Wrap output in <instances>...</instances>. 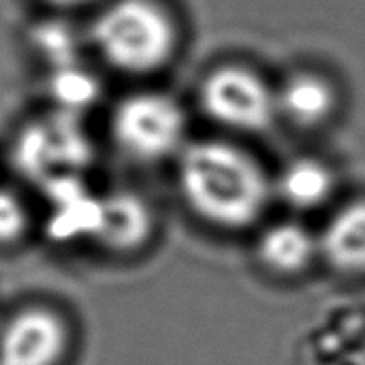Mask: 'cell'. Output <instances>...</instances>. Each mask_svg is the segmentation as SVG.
I'll list each match as a JSON object with an SVG mask.
<instances>
[{"label": "cell", "mask_w": 365, "mask_h": 365, "mask_svg": "<svg viewBox=\"0 0 365 365\" xmlns=\"http://www.w3.org/2000/svg\"><path fill=\"white\" fill-rule=\"evenodd\" d=\"M180 188L186 203L207 222L244 229L261 218L272 184L259 163L220 141L188 145L180 156Z\"/></svg>", "instance_id": "obj_1"}, {"label": "cell", "mask_w": 365, "mask_h": 365, "mask_svg": "<svg viewBox=\"0 0 365 365\" xmlns=\"http://www.w3.org/2000/svg\"><path fill=\"white\" fill-rule=\"evenodd\" d=\"M103 58L124 73H148L167 62L175 32L169 15L152 0H115L94 21Z\"/></svg>", "instance_id": "obj_2"}, {"label": "cell", "mask_w": 365, "mask_h": 365, "mask_svg": "<svg viewBox=\"0 0 365 365\" xmlns=\"http://www.w3.org/2000/svg\"><path fill=\"white\" fill-rule=\"evenodd\" d=\"M186 118L180 105L163 94H135L124 98L111 118L115 143L137 160H158L180 150Z\"/></svg>", "instance_id": "obj_3"}, {"label": "cell", "mask_w": 365, "mask_h": 365, "mask_svg": "<svg viewBox=\"0 0 365 365\" xmlns=\"http://www.w3.org/2000/svg\"><path fill=\"white\" fill-rule=\"evenodd\" d=\"M201 105L214 122L244 133L267 128L278 113L276 92L257 73L242 66L210 73L201 86Z\"/></svg>", "instance_id": "obj_4"}, {"label": "cell", "mask_w": 365, "mask_h": 365, "mask_svg": "<svg viewBox=\"0 0 365 365\" xmlns=\"http://www.w3.org/2000/svg\"><path fill=\"white\" fill-rule=\"evenodd\" d=\"M64 351L66 327L51 310H21L0 334V365H56Z\"/></svg>", "instance_id": "obj_5"}, {"label": "cell", "mask_w": 365, "mask_h": 365, "mask_svg": "<svg viewBox=\"0 0 365 365\" xmlns=\"http://www.w3.org/2000/svg\"><path fill=\"white\" fill-rule=\"evenodd\" d=\"M319 250L340 272H365V201L346 205L327 222Z\"/></svg>", "instance_id": "obj_6"}, {"label": "cell", "mask_w": 365, "mask_h": 365, "mask_svg": "<svg viewBox=\"0 0 365 365\" xmlns=\"http://www.w3.org/2000/svg\"><path fill=\"white\" fill-rule=\"evenodd\" d=\"M152 220L148 207L128 192H115L101 199L96 237L115 250H128L139 246L150 233Z\"/></svg>", "instance_id": "obj_7"}, {"label": "cell", "mask_w": 365, "mask_h": 365, "mask_svg": "<svg viewBox=\"0 0 365 365\" xmlns=\"http://www.w3.org/2000/svg\"><path fill=\"white\" fill-rule=\"evenodd\" d=\"M278 113H284L299 126H314L329 118L336 107V94L331 86L317 75H295L280 92H276Z\"/></svg>", "instance_id": "obj_8"}, {"label": "cell", "mask_w": 365, "mask_h": 365, "mask_svg": "<svg viewBox=\"0 0 365 365\" xmlns=\"http://www.w3.org/2000/svg\"><path fill=\"white\" fill-rule=\"evenodd\" d=\"M317 250L319 244L312 233L297 222H276L259 242L261 261L278 274H297L306 269Z\"/></svg>", "instance_id": "obj_9"}, {"label": "cell", "mask_w": 365, "mask_h": 365, "mask_svg": "<svg viewBox=\"0 0 365 365\" xmlns=\"http://www.w3.org/2000/svg\"><path fill=\"white\" fill-rule=\"evenodd\" d=\"M334 188L331 171L312 158H299L293 160L289 167L282 169L276 190L278 195L293 207L299 210H312L327 201Z\"/></svg>", "instance_id": "obj_10"}, {"label": "cell", "mask_w": 365, "mask_h": 365, "mask_svg": "<svg viewBox=\"0 0 365 365\" xmlns=\"http://www.w3.org/2000/svg\"><path fill=\"white\" fill-rule=\"evenodd\" d=\"M53 94L58 96V101L64 107H86L94 98L96 88H94L92 79L88 75H83L81 71L66 68L56 77Z\"/></svg>", "instance_id": "obj_11"}, {"label": "cell", "mask_w": 365, "mask_h": 365, "mask_svg": "<svg viewBox=\"0 0 365 365\" xmlns=\"http://www.w3.org/2000/svg\"><path fill=\"white\" fill-rule=\"evenodd\" d=\"M26 229V210L21 201L0 188V242H13L17 240Z\"/></svg>", "instance_id": "obj_12"}, {"label": "cell", "mask_w": 365, "mask_h": 365, "mask_svg": "<svg viewBox=\"0 0 365 365\" xmlns=\"http://www.w3.org/2000/svg\"><path fill=\"white\" fill-rule=\"evenodd\" d=\"M51 4H62V6H75V4H83L88 0H47Z\"/></svg>", "instance_id": "obj_13"}]
</instances>
